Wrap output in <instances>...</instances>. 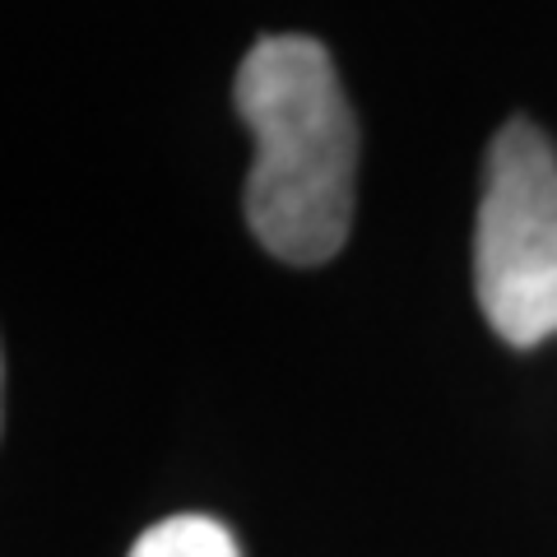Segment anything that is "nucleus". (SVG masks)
<instances>
[{
    "label": "nucleus",
    "instance_id": "obj_3",
    "mask_svg": "<svg viewBox=\"0 0 557 557\" xmlns=\"http://www.w3.org/2000/svg\"><path fill=\"white\" fill-rule=\"evenodd\" d=\"M131 557H237V544L209 516H168L135 539Z\"/></svg>",
    "mask_w": 557,
    "mask_h": 557
},
{
    "label": "nucleus",
    "instance_id": "obj_1",
    "mask_svg": "<svg viewBox=\"0 0 557 557\" xmlns=\"http://www.w3.org/2000/svg\"><path fill=\"white\" fill-rule=\"evenodd\" d=\"M237 116L256 139L247 223L288 265H325L354 223L358 131L335 61L317 38L270 33L237 65Z\"/></svg>",
    "mask_w": 557,
    "mask_h": 557
},
{
    "label": "nucleus",
    "instance_id": "obj_2",
    "mask_svg": "<svg viewBox=\"0 0 557 557\" xmlns=\"http://www.w3.org/2000/svg\"><path fill=\"white\" fill-rule=\"evenodd\" d=\"M474 293L511 348L557 335V149L530 121H507L487 145Z\"/></svg>",
    "mask_w": 557,
    "mask_h": 557
}]
</instances>
